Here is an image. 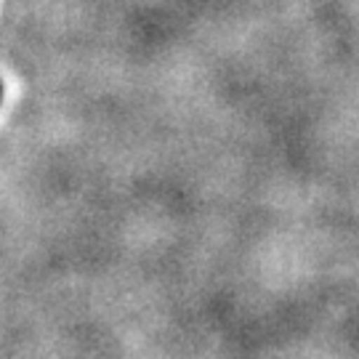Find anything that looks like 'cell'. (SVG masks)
<instances>
[{
  "mask_svg": "<svg viewBox=\"0 0 359 359\" xmlns=\"http://www.w3.org/2000/svg\"><path fill=\"white\" fill-rule=\"evenodd\" d=\"M0 93H3V88H0Z\"/></svg>",
  "mask_w": 359,
  "mask_h": 359,
  "instance_id": "1",
  "label": "cell"
}]
</instances>
